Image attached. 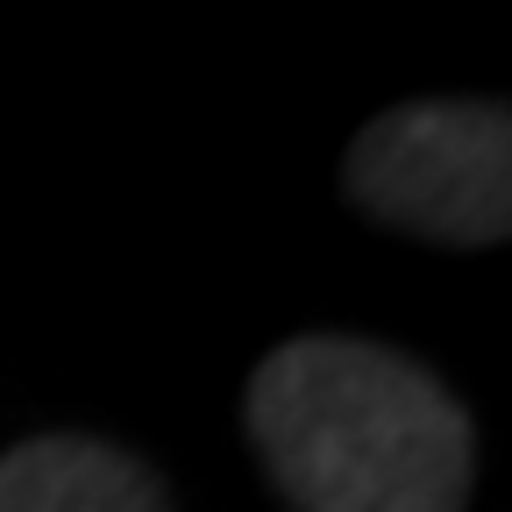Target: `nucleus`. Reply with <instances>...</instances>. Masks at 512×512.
<instances>
[{"label":"nucleus","instance_id":"1","mask_svg":"<svg viewBox=\"0 0 512 512\" xmlns=\"http://www.w3.org/2000/svg\"><path fill=\"white\" fill-rule=\"evenodd\" d=\"M249 441L292 512H463L477 434L448 384L363 335H299L249 370Z\"/></svg>","mask_w":512,"mask_h":512},{"label":"nucleus","instance_id":"2","mask_svg":"<svg viewBox=\"0 0 512 512\" xmlns=\"http://www.w3.org/2000/svg\"><path fill=\"white\" fill-rule=\"evenodd\" d=\"M342 192L356 214L448 242L484 249L512 235V114L505 100H413L356 128Z\"/></svg>","mask_w":512,"mask_h":512},{"label":"nucleus","instance_id":"3","mask_svg":"<svg viewBox=\"0 0 512 512\" xmlns=\"http://www.w3.org/2000/svg\"><path fill=\"white\" fill-rule=\"evenodd\" d=\"M0 512H171V491L100 434H29L0 456Z\"/></svg>","mask_w":512,"mask_h":512}]
</instances>
